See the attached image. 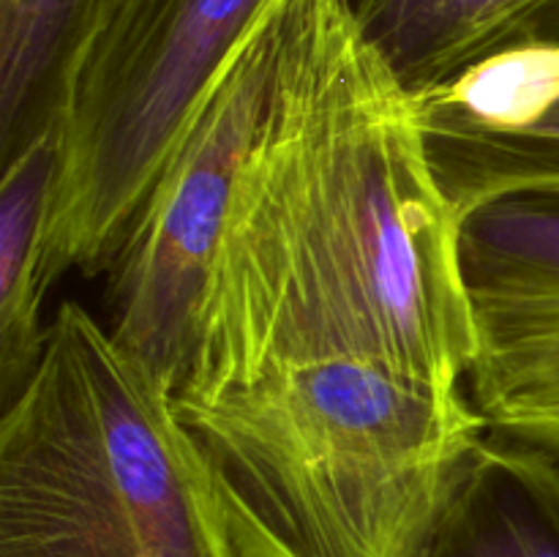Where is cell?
Returning <instances> with one entry per match:
<instances>
[{"label": "cell", "instance_id": "cell-7", "mask_svg": "<svg viewBox=\"0 0 559 557\" xmlns=\"http://www.w3.org/2000/svg\"><path fill=\"white\" fill-rule=\"evenodd\" d=\"M415 102L459 222L497 197L559 191V33L502 49Z\"/></svg>", "mask_w": 559, "mask_h": 557}, {"label": "cell", "instance_id": "cell-1", "mask_svg": "<svg viewBox=\"0 0 559 557\" xmlns=\"http://www.w3.org/2000/svg\"><path fill=\"white\" fill-rule=\"evenodd\" d=\"M284 355H355L437 391H467L475 355L459 213L415 93L349 0H282L271 91L175 393Z\"/></svg>", "mask_w": 559, "mask_h": 557}, {"label": "cell", "instance_id": "cell-6", "mask_svg": "<svg viewBox=\"0 0 559 557\" xmlns=\"http://www.w3.org/2000/svg\"><path fill=\"white\" fill-rule=\"evenodd\" d=\"M459 249L475 317L469 399L486 429L559 459V191L473 208Z\"/></svg>", "mask_w": 559, "mask_h": 557}, {"label": "cell", "instance_id": "cell-11", "mask_svg": "<svg viewBox=\"0 0 559 557\" xmlns=\"http://www.w3.org/2000/svg\"><path fill=\"white\" fill-rule=\"evenodd\" d=\"M87 0H0V145L9 156L47 118L63 49Z\"/></svg>", "mask_w": 559, "mask_h": 557}, {"label": "cell", "instance_id": "cell-3", "mask_svg": "<svg viewBox=\"0 0 559 557\" xmlns=\"http://www.w3.org/2000/svg\"><path fill=\"white\" fill-rule=\"evenodd\" d=\"M0 557H243L175 388L74 300L3 404Z\"/></svg>", "mask_w": 559, "mask_h": 557}, {"label": "cell", "instance_id": "cell-5", "mask_svg": "<svg viewBox=\"0 0 559 557\" xmlns=\"http://www.w3.org/2000/svg\"><path fill=\"white\" fill-rule=\"evenodd\" d=\"M282 36V0H265L180 126L109 265L115 336L178 388L202 293L260 126Z\"/></svg>", "mask_w": 559, "mask_h": 557}, {"label": "cell", "instance_id": "cell-4", "mask_svg": "<svg viewBox=\"0 0 559 557\" xmlns=\"http://www.w3.org/2000/svg\"><path fill=\"white\" fill-rule=\"evenodd\" d=\"M265 0H87L47 118L58 173L47 284L109 271L180 126Z\"/></svg>", "mask_w": 559, "mask_h": 557}, {"label": "cell", "instance_id": "cell-8", "mask_svg": "<svg viewBox=\"0 0 559 557\" xmlns=\"http://www.w3.org/2000/svg\"><path fill=\"white\" fill-rule=\"evenodd\" d=\"M420 557H559V459L486 429L464 457Z\"/></svg>", "mask_w": 559, "mask_h": 557}, {"label": "cell", "instance_id": "cell-10", "mask_svg": "<svg viewBox=\"0 0 559 557\" xmlns=\"http://www.w3.org/2000/svg\"><path fill=\"white\" fill-rule=\"evenodd\" d=\"M58 173V137L49 120L5 156L0 180V388L14 396L41 355L49 320L47 222Z\"/></svg>", "mask_w": 559, "mask_h": 557}, {"label": "cell", "instance_id": "cell-9", "mask_svg": "<svg viewBox=\"0 0 559 557\" xmlns=\"http://www.w3.org/2000/svg\"><path fill=\"white\" fill-rule=\"evenodd\" d=\"M407 91L456 80L516 44L559 33V0H349Z\"/></svg>", "mask_w": 559, "mask_h": 557}, {"label": "cell", "instance_id": "cell-2", "mask_svg": "<svg viewBox=\"0 0 559 557\" xmlns=\"http://www.w3.org/2000/svg\"><path fill=\"white\" fill-rule=\"evenodd\" d=\"M175 402L243 557H420L486 435L467 391L355 355L267 358Z\"/></svg>", "mask_w": 559, "mask_h": 557}]
</instances>
